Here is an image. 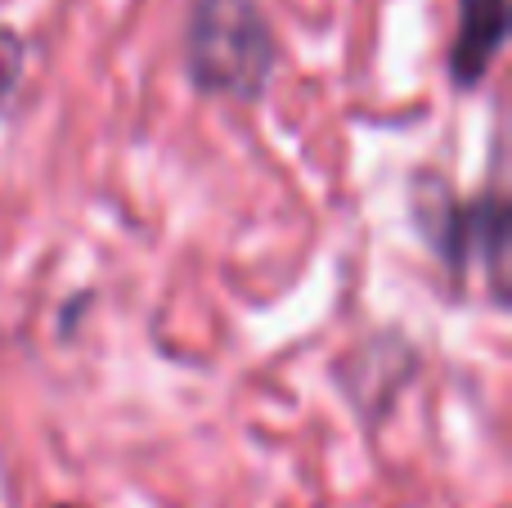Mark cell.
Listing matches in <instances>:
<instances>
[{
  "label": "cell",
  "mask_w": 512,
  "mask_h": 508,
  "mask_svg": "<svg viewBox=\"0 0 512 508\" xmlns=\"http://www.w3.org/2000/svg\"><path fill=\"white\" fill-rule=\"evenodd\" d=\"M274 63V41L256 0H194L189 77L212 95L256 99Z\"/></svg>",
  "instance_id": "6da1fadb"
},
{
  "label": "cell",
  "mask_w": 512,
  "mask_h": 508,
  "mask_svg": "<svg viewBox=\"0 0 512 508\" xmlns=\"http://www.w3.org/2000/svg\"><path fill=\"white\" fill-rule=\"evenodd\" d=\"M508 36V0H459V41L450 54V72L463 90L477 86Z\"/></svg>",
  "instance_id": "7a4b0ae2"
}]
</instances>
